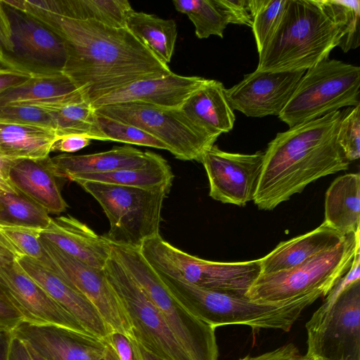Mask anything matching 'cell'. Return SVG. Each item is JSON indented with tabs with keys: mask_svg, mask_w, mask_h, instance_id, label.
Instances as JSON below:
<instances>
[{
	"mask_svg": "<svg viewBox=\"0 0 360 360\" xmlns=\"http://www.w3.org/2000/svg\"><path fill=\"white\" fill-rule=\"evenodd\" d=\"M8 5L62 39L66 53L63 72L89 103L134 82L172 72L127 27L65 16L51 0H11Z\"/></svg>",
	"mask_w": 360,
	"mask_h": 360,
	"instance_id": "1",
	"label": "cell"
},
{
	"mask_svg": "<svg viewBox=\"0 0 360 360\" xmlns=\"http://www.w3.org/2000/svg\"><path fill=\"white\" fill-rule=\"evenodd\" d=\"M341 110L279 132L264 151L254 203L272 210L307 185L348 169L349 162L338 143Z\"/></svg>",
	"mask_w": 360,
	"mask_h": 360,
	"instance_id": "2",
	"label": "cell"
},
{
	"mask_svg": "<svg viewBox=\"0 0 360 360\" xmlns=\"http://www.w3.org/2000/svg\"><path fill=\"white\" fill-rule=\"evenodd\" d=\"M340 39L338 27L319 0H288L278 27L259 53L256 70H307L329 58Z\"/></svg>",
	"mask_w": 360,
	"mask_h": 360,
	"instance_id": "3",
	"label": "cell"
},
{
	"mask_svg": "<svg viewBox=\"0 0 360 360\" xmlns=\"http://www.w3.org/2000/svg\"><path fill=\"white\" fill-rule=\"evenodd\" d=\"M157 272L186 309L214 328L245 325L253 331L276 329L288 332L307 307L324 297L323 292H314L283 302H259L247 297L202 288Z\"/></svg>",
	"mask_w": 360,
	"mask_h": 360,
	"instance_id": "4",
	"label": "cell"
},
{
	"mask_svg": "<svg viewBox=\"0 0 360 360\" xmlns=\"http://www.w3.org/2000/svg\"><path fill=\"white\" fill-rule=\"evenodd\" d=\"M111 243V255L129 272L158 308L191 360H218L215 329L204 323L170 292L139 248Z\"/></svg>",
	"mask_w": 360,
	"mask_h": 360,
	"instance_id": "5",
	"label": "cell"
},
{
	"mask_svg": "<svg viewBox=\"0 0 360 360\" xmlns=\"http://www.w3.org/2000/svg\"><path fill=\"white\" fill-rule=\"evenodd\" d=\"M360 251V229L347 234L338 246L319 253L288 270L261 274L247 293L253 301L279 303L314 292L324 297L351 268Z\"/></svg>",
	"mask_w": 360,
	"mask_h": 360,
	"instance_id": "6",
	"label": "cell"
},
{
	"mask_svg": "<svg viewBox=\"0 0 360 360\" xmlns=\"http://www.w3.org/2000/svg\"><path fill=\"white\" fill-rule=\"evenodd\" d=\"M100 204L110 228L104 236L112 243L139 248L160 236L162 208L170 188H142L96 181H79Z\"/></svg>",
	"mask_w": 360,
	"mask_h": 360,
	"instance_id": "7",
	"label": "cell"
},
{
	"mask_svg": "<svg viewBox=\"0 0 360 360\" xmlns=\"http://www.w3.org/2000/svg\"><path fill=\"white\" fill-rule=\"evenodd\" d=\"M140 252L153 268L195 286L241 297L261 274L259 259L222 262L198 258L175 248L161 235L147 239Z\"/></svg>",
	"mask_w": 360,
	"mask_h": 360,
	"instance_id": "8",
	"label": "cell"
},
{
	"mask_svg": "<svg viewBox=\"0 0 360 360\" xmlns=\"http://www.w3.org/2000/svg\"><path fill=\"white\" fill-rule=\"evenodd\" d=\"M360 68L329 58L307 70L278 117L289 127L360 105Z\"/></svg>",
	"mask_w": 360,
	"mask_h": 360,
	"instance_id": "9",
	"label": "cell"
},
{
	"mask_svg": "<svg viewBox=\"0 0 360 360\" xmlns=\"http://www.w3.org/2000/svg\"><path fill=\"white\" fill-rule=\"evenodd\" d=\"M94 109L98 115L150 134L181 160L200 162L205 152L217 139L191 121L181 109H166L140 103H118Z\"/></svg>",
	"mask_w": 360,
	"mask_h": 360,
	"instance_id": "10",
	"label": "cell"
},
{
	"mask_svg": "<svg viewBox=\"0 0 360 360\" xmlns=\"http://www.w3.org/2000/svg\"><path fill=\"white\" fill-rule=\"evenodd\" d=\"M307 359L360 360V279L307 322Z\"/></svg>",
	"mask_w": 360,
	"mask_h": 360,
	"instance_id": "11",
	"label": "cell"
},
{
	"mask_svg": "<svg viewBox=\"0 0 360 360\" xmlns=\"http://www.w3.org/2000/svg\"><path fill=\"white\" fill-rule=\"evenodd\" d=\"M103 270L128 314L137 342L164 360H191L158 308L124 266L111 255Z\"/></svg>",
	"mask_w": 360,
	"mask_h": 360,
	"instance_id": "12",
	"label": "cell"
},
{
	"mask_svg": "<svg viewBox=\"0 0 360 360\" xmlns=\"http://www.w3.org/2000/svg\"><path fill=\"white\" fill-rule=\"evenodd\" d=\"M4 5L11 25L13 50L4 57L2 67L32 77L63 74L66 53L62 39L27 14Z\"/></svg>",
	"mask_w": 360,
	"mask_h": 360,
	"instance_id": "13",
	"label": "cell"
},
{
	"mask_svg": "<svg viewBox=\"0 0 360 360\" xmlns=\"http://www.w3.org/2000/svg\"><path fill=\"white\" fill-rule=\"evenodd\" d=\"M40 241L44 257L39 261L88 298L112 331L134 338L128 314L103 270L68 255L41 236Z\"/></svg>",
	"mask_w": 360,
	"mask_h": 360,
	"instance_id": "14",
	"label": "cell"
},
{
	"mask_svg": "<svg viewBox=\"0 0 360 360\" xmlns=\"http://www.w3.org/2000/svg\"><path fill=\"white\" fill-rule=\"evenodd\" d=\"M264 151L229 153L213 145L202 155L209 181V195L222 203L245 206L254 200L261 176Z\"/></svg>",
	"mask_w": 360,
	"mask_h": 360,
	"instance_id": "15",
	"label": "cell"
},
{
	"mask_svg": "<svg viewBox=\"0 0 360 360\" xmlns=\"http://www.w3.org/2000/svg\"><path fill=\"white\" fill-rule=\"evenodd\" d=\"M0 297L22 315L23 321L54 325L90 335L70 314L29 277L16 261L0 267Z\"/></svg>",
	"mask_w": 360,
	"mask_h": 360,
	"instance_id": "16",
	"label": "cell"
},
{
	"mask_svg": "<svg viewBox=\"0 0 360 360\" xmlns=\"http://www.w3.org/2000/svg\"><path fill=\"white\" fill-rule=\"evenodd\" d=\"M306 70L263 72L255 70L225 89L226 100L234 110L247 117L278 116Z\"/></svg>",
	"mask_w": 360,
	"mask_h": 360,
	"instance_id": "17",
	"label": "cell"
},
{
	"mask_svg": "<svg viewBox=\"0 0 360 360\" xmlns=\"http://www.w3.org/2000/svg\"><path fill=\"white\" fill-rule=\"evenodd\" d=\"M14 335L46 360H99L106 341L65 328L20 322Z\"/></svg>",
	"mask_w": 360,
	"mask_h": 360,
	"instance_id": "18",
	"label": "cell"
},
{
	"mask_svg": "<svg viewBox=\"0 0 360 360\" xmlns=\"http://www.w3.org/2000/svg\"><path fill=\"white\" fill-rule=\"evenodd\" d=\"M207 81L198 76L174 72L134 82L90 103L94 108L125 103H145L166 109H181L186 101Z\"/></svg>",
	"mask_w": 360,
	"mask_h": 360,
	"instance_id": "19",
	"label": "cell"
},
{
	"mask_svg": "<svg viewBox=\"0 0 360 360\" xmlns=\"http://www.w3.org/2000/svg\"><path fill=\"white\" fill-rule=\"evenodd\" d=\"M15 261L29 277L70 314L90 335L106 340L113 332L92 302L48 266L25 256H20Z\"/></svg>",
	"mask_w": 360,
	"mask_h": 360,
	"instance_id": "20",
	"label": "cell"
},
{
	"mask_svg": "<svg viewBox=\"0 0 360 360\" xmlns=\"http://www.w3.org/2000/svg\"><path fill=\"white\" fill-rule=\"evenodd\" d=\"M41 236L68 255L102 270L112 252L110 242L86 224L68 215L51 217Z\"/></svg>",
	"mask_w": 360,
	"mask_h": 360,
	"instance_id": "21",
	"label": "cell"
},
{
	"mask_svg": "<svg viewBox=\"0 0 360 360\" xmlns=\"http://www.w3.org/2000/svg\"><path fill=\"white\" fill-rule=\"evenodd\" d=\"M50 158L18 160L11 168L10 177L19 193L49 214H59L66 210L68 205L62 196Z\"/></svg>",
	"mask_w": 360,
	"mask_h": 360,
	"instance_id": "22",
	"label": "cell"
},
{
	"mask_svg": "<svg viewBox=\"0 0 360 360\" xmlns=\"http://www.w3.org/2000/svg\"><path fill=\"white\" fill-rule=\"evenodd\" d=\"M343 235L323 222L315 229L281 242L259 259L261 274H272L295 267L310 257L339 245Z\"/></svg>",
	"mask_w": 360,
	"mask_h": 360,
	"instance_id": "23",
	"label": "cell"
},
{
	"mask_svg": "<svg viewBox=\"0 0 360 360\" xmlns=\"http://www.w3.org/2000/svg\"><path fill=\"white\" fill-rule=\"evenodd\" d=\"M53 171L57 178L68 179L79 174L105 173L140 168L148 160V150L123 146L92 154H61L50 158Z\"/></svg>",
	"mask_w": 360,
	"mask_h": 360,
	"instance_id": "24",
	"label": "cell"
},
{
	"mask_svg": "<svg viewBox=\"0 0 360 360\" xmlns=\"http://www.w3.org/2000/svg\"><path fill=\"white\" fill-rule=\"evenodd\" d=\"M224 91L221 82L207 79L181 108L191 121L217 139L222 133L231 131L236 120Z\"/></svg>",
	"mask_w": 360,
	"mask_h": 360,
	"instance_id": "25",
	"label": "cell"
},
{
	"mask_svg": "<svg viewBox=\"0 0 360 360\" xmlns=\"http://www.w3.org/2000/svg\"><path fill=\"white\" fill-rule=\"evenodd\" d=\"M86 101L82 92L64 74L30 77L0 94V106L28 105H60Z\"/></svg>",
	"mask_w": 360,
	"mask_h": 360,
	"instance_id": "26",
	"label": "cell"
},
{
	"mask_svg": "<svg viewBox=\"0 0 360 360\" xmlns=\"http://www.w3.org/2000/svg\"><path fill=\"white\" fill-rule=\"evenodd\" d=\"M323 222L343 235L360 229V175L349 173L336 178L325 196Z\"/></svg>",
	"mask_w": 360,
	"mask_h": 360,
	"instance_id": "27",
	"label": "cell"
},
{
	"mask_svg": "<svg viewBox=\"0 0 360 360\" xmlns=\"http://www.w3.org/2000/svg\"><path fill=\"white\" fill-rule=\"evenodd\" d=\"M174 174L167 161L161 155L148 151V160L140 168L126 169L105 173L72 175L68 179L75 183L96 181L142 188L171 189Z\"/></svg>",
	"mask_w": 360,
	"mask_h": 360,
	"instance_id": "28",
	"label": "cell"
},
{
	"mask_svg": "<svg viewBox=\"0 0 360 360\" xmlns=\"http://www.w3.org/2000/svg\"><path fill=\"white\" fill-rule=\"evenodd\" d=\"M58 138L51 128L0 122V149L11 159H44Z\"/></svg>",
	"mask_w": 360,
	"mask_h": 360,
	"instance_id": "29",
	"label": "cell"
},
{
	"mask_svg": "<svg viewBox=\"0 0 360 360\" xmlns=\"http://www.w3.org/2000/svg\"><path fill=\"white\" fill-rule=\"evenodd\" d=\"M127 28L159 60L168 65L177 38V26L174 20L134 10L128 18Z\"/></svg>",
	"mask_w": 360,
	"mask_h": 360,
	"instance_id": "30",
	"label": "cell"
},
{
	"mask_svg": "<svg viewBox=\"0 0 360 360\" xmlns=\"http://www.w3.org/2000/svg\"><path fill=\"white\" fill-rule=\"evenodd\" d=\"M53 8L67 17L126 28L134 11L127 0H51Z\"/></svg>",
	"mask_w": 360,
	"mask_h": 360,
	"instance_id": "31",
	"label": "cell"
},
{
	"mask_svg": "<svg viewBox=\"0 0 360 360\" xmlns=\"http://www.w3.org/2000/svg\"><path fill=\"white\" fill-rule=\"evenodd\" d=\"M39 108L47 110L52 117L58 136L82 134L91 140L106 141L95 109L89 101Z\"/></svg>",
	"mask_w": 360,
	"mask_h": 360,
	"instance_id": "32",
	"label": "cell"
},
{
	"mask_svg": "<svg viewBox=\"0 0 360 360\" xmlns=\"http://www.w3.org/2000/svg\"><path fill=\"white\" fill-rule=\"evenodd\" d=\"M51 219L43 207L22 193L0 192V224L42 230Z\"/></svg>",
	"mask_w": 360,
	"mask_h": 360,
	"instance_id": "33",
	"label": "cell"
},
{
	"mask_svg": "<svg viewBox=\"0 0 360 360\" xmlns=\"http://www.w3.org/2000/svg\"><path fill=\"white\" fill-rule=\"evenodd\" d=\"M177 11L188 16L198 39L224 37L228 23L215 0H174Z\"/></svg>",
	"mask_w": 360,
	"mask_h": 360,
	"instance_id": "34",
	"label": "cell"
},
{
	"mask_svg": "<svg viewBox=\"0 0 360 360\" xmlns=\"http://www.w3.org/2000/svg\"><path fill=\"white\" fill-rule=\"evenodd\" d=\"M323 11L340 30L338 46L346 53L360 44L359 0H319Z\"/></svg>",
	"mask_w": 360,
	"mask_h": 360,
	"instance_id": "35",
	"label": "cell"
},
{
	"mask_svg": "<svg viewBox=\"0 0 360 360\" xmlns=\"http://www.w3.org/2000/svg\"><path fill=\"white\" fill-rule=\"evenodd\" d=\"M287 4L288 0H249L252 15L251 27L258 53L275 32Z\"/></svg>",
	"mask_w": 360,
	"mask_h": 360,
	"instance_id": "36",
	"label": "cell"
},
{
	"mask_svg": "<svg viewBox=\"0 0 360 360\" xmlns=\"http://www.w3.org/2000/svg\"><path fill=\"white\" fill-rule=\"evenodd\" d=\"M97 116L106 141L121 142L169 151L168 147L164 143L137 127L98 114Z\"/></svg>",
	"mask_w": 360,
	"mask_h": 360,
	"instance_id": "37",
	"label": "cell"
},
{
	"mask_svg": "<svg viewBox=\"0 0 360 360\" xmlns=\"http://www.w3.org/2000/svg\"><path fill=\"white\" fill-rule=\"evenodd\" d=\"M41 231L32 227L0 224V233L11 245L18 256L36 260L44 257L40 241Z\"/></svg>",
	"mask_w": 360,
	"mask_h": 360,
	"instance_id": "38",
	"label": "cell"
},
{
	"mask_svg": "<svg viewBox=\"0 0 360 360\" xmlns=\"http://www.w3.org/2000/svg\"><path fill=\"white\" fill-rule=\"evenodd\" d=\"M338 143L350 162L360 156V105L341 111Z\"/></svg>",
	"mask_w": 360,
	"mask_h": 360,
	"instance_id": "39",
	"label": "cell"
},
{
	"mask_svg": "<svg viewBox=\"0 0 360 360\" xmlns=\"http://www.w3.org/2000/svg\"><path fill=\"white\" fill-rule=\"evenodd\" d=\"M0 122L39 126L56 131L55 123L48 111L34 105L0 106Z\"/></svg>",
	"mask_w": 360,
	"mask_h": 360,
	"instance_id": "40",
	"label": "cell"
},
{
	"mask_svg": "<svg viewBox=\"0 0 360 360\" xmlns=\"http://www.w3.org/2000/svg\"><path fill=\"white\" fill-rule=\"evenodd\" d=\"M229 24L252 27L249 0H215Z\"/></svg>",
	"mask_w": 360,
	"mask_h": 360,
	"instance_id": "41",
	"label": "cell"
},
{
	"mask_svg": "<svg viewBox=\"0 0 360 360\" xmlns=\"http://www.w3.org/2000/svg\"><path fill=\"white\" fill-rule=\"evenodd\" d=\"M105 341L114 348L120 360H144L139 343L134 338L113 331Z\"/></svg>",
	"mask_w": 360,
	"mask_h": 360,
	"instance_id": "42",
	"label": "cell"
},
{
	"mask_svg": "<svg viewBox=\"0 0 360 360\" xmlns=\"http://www.w3.org/2000/svg\"><path fill=\"white\" fill-rule=\"evenodd\" d=\"M239 360H308L292 343L285 344L274 350L257 356H245Z\"/></svg>",
	"mask_w": 360,
	"mask_h": 360,
	"instance_id": "43",
	"label": "cell"
},
{
	"mask_svg": "<svg viewBox=\"0 0 360 360\" xmlns=\"http://www.w3.org/2000/svg\"><path fill=\"white\" fill-rule=\"evenodd\" d=\"M91 141V139L82 134L60 136L53 144L51 152L74 153L88 146Z\"/></svg>",
	"mask_w": 360,
	"mask_h": 360,
	"instance_id": "44",
	"label": "cell"
},
{
	"mask_svg": "<svg viewBox=\"0 0 360 360\" xmlns=\"http://www.w3.org/2000/svg\"><path fill=\"white\" fill-rule=\"evenodd\" d=\"M13 50L12 30L9 18L4 5L0 0V64L4 57L11 54Z\"/></svg>",
	"mask_w": 360,
	"mask_h": 360,
	"instance_id": "45",
	"label": "cell"
},
{
	"mask_svg": "<svg viewBox=\"0 0 360 360\" xmlns=\"http://www.w3.org/2000/svg\"><path fill=\"white\" fill-rule=\"evenodd\" d=\"M30 77H32L27 73L0 67V94L10 88L20 85Z\"/></svg>",
	"mask_w": 360,
	"mask_h": 360,
	"instance_id": "46",
	"label": "cell"
},
{
	"mask_svg": "<svg viewBox=\"0 0 360 360\" xmlns=\"http://www.w3.org/2000/svg\"><path fill=\"white\" fill-rule=\"evenodd\" d=\"M22 321H23L22 315L0 297V325L14 328Z\"/></svg>",
	"mask_w": 360,
	"mask_h": 360,
	"instance_id": "47",
	"label": "cell"
},
{
	"mask_svg": "<svg viewBox=\"0 0 360 360\" xmlns=\"http://www.w3.org/2000/svg\"><path fill=\"white\" fill-rule=\"evenodd\" d=\"M16 160H18L0 156V192L18 193L13 186L10 177L11 168Z\"/></svg>",
	"mask_w": 360,
	"mask_h": 360,
	"instance_id": "48",
	"label": "cell"
},
{
	"mask_svg": "<svg viewBox=\"0 0 360 360\" xmlns=\"http://www.w3.org/2000/svg\"><path fill=\"white\" fill-rule=\"evenodd\" d=\"M13 328L0 325V360H9L11 345L15 337Z\"/></svg>",
	"mask_w": 360,
	"mask_h": 360,
	"instance_id": "49",
	"label": "cell"
},
{
	"mask_svg": "<svg viewBox=\"0 0 360 360\" xmlns=\"http://www.w3.org/2000/svg\"><path fill=\"white\" fill-rule=\"evenodd\" d=\"M18 257L11 245L0 233V267L14 262Z\"/></svg>",
	"mask_w": 360,
	"mask_h": 360,
	"instance_id": "50",
	"label": "cell"
},
{
	"mask_svg": "<svg viewBox=\"0 0 360 360\" xmlns=\"http://www.w3.org/2000/svg\"><path fill=\"white\" fill-rule=\"evenodd\" d=\"M9 360H32L26 344L15 336L12 342Z\"/></svg>",
	"mask_w": 360,
	"mask_h": 360,
	"instance_id": "51",
	"label": "cell"
},
{
	"mask_svg": "<svg viewBox=\"0 0 360 360\" xmlns=\"http://www.w3.org/2000/svg\"><path fill=\"white\" fill-rule=\"evenodd\" d=\"M99 360H120L114 348L107 341L103 354Z\"/></svg>",
	"mask_w": 360,
	"mask_h": 360,
	"instance_id": "52",
	"label": "cell"
},
{
	"mask_svg": "<svg viewBox=\"0 0 360 360\" xmlns=\"http://www.w3.org/2000/svg\"><path fill=\"white\" fill-rule=\"evenodd\" d=\"M139 347L142 355L143 356L144 360H164L162 358L152 354L151 352L145 349L143 347H141L139 344Z\"/></svg>",
	"mask_w": 360,
	"mask_h": 360,
	"instance_id": "53",
	"label": "cell"
},
{
	"mask_svg": "<svg viewBox=\"0 0 360 360\" xmlns=\"http://www.w3.org/2000/svg\"><path fill=\"white\" fill-rule=\"evenodd\" d=\"M28 350L30 353V355L32 356V360H46L41 356H40L37 352H36L34 349H32L31 347H30L27 345H26Z\"/></svg>",
	"mask_w": 360,
	"mask_h": 360,
	"instance_id": "54",
	"label": "cell"
},
{
	"mask_svg": "<svg viewBox=\"0 0 360 360\" xmlns=\"http://www.w3.org/2000/svg\"><path fill=\"white\" fill-rule=\"evenodd\" d=\"M0 156H1V157H6V158H8V157H6V156L4 155V153H3V151H2L1 149H0Z\"/></svg>",
	"mask_w": 360,
	"mask_h": 360,
	"instance_id": "55",
	"label": "cell"
},
{
	"mask_svg": "<svg viewBox=\"0 0 360 360\" xmlns=\"http://www.w3.org/2000/svg\"><path fill=\"white\" fill-rule=\"evenodd\" d=\"M308 360H316V359H308Z\"/></svg>",
	"mask_w": 360,
	"mask_h": 360,
	"instance_id": "56",
	"label": "cell"
}]
</instances>
